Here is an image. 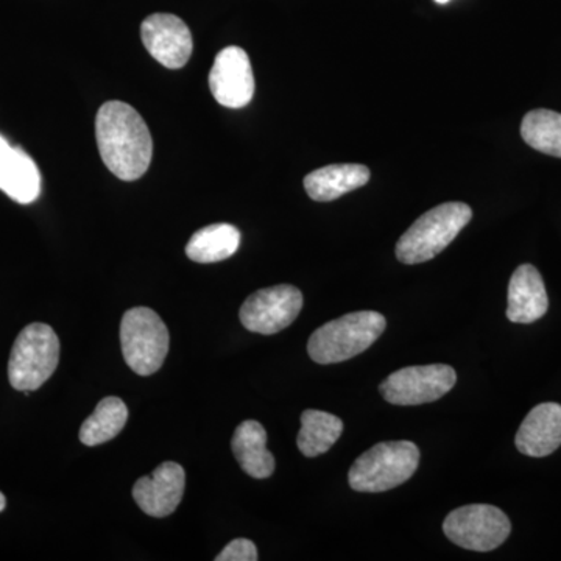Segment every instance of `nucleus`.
Instances as JSON below:
<instances>
[{
	"instance_id": "1",
	"label": "nucleus",
	"mask_w": 561,
	"mask_h": 561,
	"mask_svg": "<svg viewBox=\"0 0 561 561\" xmlns=\"http://www.w3.org/2000/svg\"><path fill=\"white\" fill-rule=\"evenodd\" d=\"M99 153L111 173L136 181L149 171L153 140L138 111L119 101L103 103L95 116Z\"/></svg>"
},
{
	"instance_id": "2",
	"label": "nucleus",
	"mask_w": 561,
	"mask_h": 561,
	"mask_svg": "<svg viewBox=\"0 0 561 561\" xmlns=\"http://www.w3.org/2000/svg\"><path fill=\"white\" fill-rule=\"evenodd\" d=\"M387 321L382 313L375 311L351 312L341 319L328 321L319 328L308 343V353L313 362L321 365L339 364L353 359L386 331Z\"/></svg>"
},
{
	"instance_id": "3",
	"label": "nucleus",
	"mask_w": 561,
	"mask_h": 561,
	"mask_svg": "<svg viewBox=\"0 0 561 561\" xmlns=\"http://www.w3.org/2000/svg\"><path fill=\"white\" fill-rule=\"evenodd\" d=\"M472 209L467 203H443L427 210L401 236L397 257L402 264L415 265L434 260L470 224Z\"/></svg>"
},
{
	"instance_id": "4",
	"label": "nucleus",
	"mask_w": 561,
	"mask_h": 561,
	"mask_svg": "<svg viewBox=\"0 0 561 561\" xmlns=\"http://www.w3.org/2000/svg\"><path fill=\"white\" fill-rule=\"evenodd\" d=\"M420 449L412 442H383L362 454L350 468V486L359 493L397 489L415 474Z\"/></svg>"
},
{
	"instance_id": "5",
	"label": "nucleus",
	"mask_w": 561,
	"mask_h": 561,
	"mask_svg": "<svg viewBox=\"0 0 561 561\" xmlns=\"http://www.w3.org/2000/svg\"><path fill=\"white\" fill-rule=\"evenodd\" d=\"M60 362V341L49 324L32 323L14 341L9 360V381L18 391L38 390L49 381Z\"/></svg>"
},
{
	"instance_id": "6",
	"label": "nucleus",
	"mask_w": 561,
	"mask_h": 561,
	"mask_svg": "<svg viewBox=\"0 0 561 561\" xmlns=\"http://www.w3.org/2000/svg\"><path fill=\"white\" fill-rule=\"evenodd\" d=\"M171 335L157 312L133 308L121 321V346L124 359L136 375L157 373L168 357Z\"/></svg>"
},
{
	"instance_id": "7",
	"label": "nucleus",
	"mask_w": 561,
	"mask_h": 561,
	"mask_svg": "<svg viewBox=\"0 0 561 561\" xmlns=\"http://www.w3.org/2000/svg\"><path fill=\"white\" fill-rule=\"evenodd\" d=\"M443 531L454 545L468 551L490 552L511 537L512 523L494 505L474 504L456 508L446 516Z\"/></svg>"
},
{
	"instance_id": "8",
	"label": "nucleus",
	"mask_w": 561,
	"mask_h": 561,
	"mask_svg": "<svg viewBox=\"0 0 561 561\" xmlns=\"http://www.w3.org/2000/svg\"><path fill=\"white\" fill-rule=\"evenodd\" d=\"M456 382L457 373L449 365H421L391 373L379 391L390 404L420 405L440 400Z\"/></svg>"
},
{
	"instance_id": "9",
	"label": "nucleus",
	"mask_w": 561,
	"mask_h": 561,
	"mask_svg": "<svg viewBox=\"0 0 561 561\" xmlns=\"http://www.w3.org/2000/svg\"><path fill=\"white\" fill-rule=\"evenodd\" d=\"M301 308V291L290 284H279L250 295L239 317L245 330L272 335L290 327L300 316Z\"/></svg>"
},
{
	"instance_id": "10",
	"label": "nucleus",
	"mask_w": 561,
	"mask_h": 561,
	"mask_svg": "<svg viewBox=\"0 0 561 561\" xmlns=\"http://www.w3.org/2000/svg\"><path fill=\"white\" fill-rule=\"evenodd\" d=\"M209 90L225 108H243L254 95V76L249 54L238 46L217 54L209 72Z\"/></svg>"
},
{
	"instance_id": "11",
	"label": "nucleus",
	"mask_w": 561,
	"mask_h": 561,
	"mask_svg": "<svg viewBox=\"0 0 561 561\" xmlns=\"http://www.w3.org/2000/svg\"><path fill=\"white\" fill-rule=\"evenodd\" d=\"M140 38L151 57L168 69L186 66L194 50L190 27L175 14H150L140 25Z\"/></svg>"
},
{
	"instance_id": "12",
	"label": "nucleus",
	"mask_w": 561,
	"mask_h": 561,
	"mask_svg": "<svg viewBox=\"0 0 561 561\" xmlns=\"http://www.w3.org/2000/svg\"><path fill=\"white\" fill-rule=\"evenodd\" d=\"M186 489V472L175 461H164L151 476H144L133 486V497L140 511L153 518H165L179 508Z\"/></svg>"
},
{
	"instance_id": "13",
	"label": "nucleus",
	"mask_w": 561,
	"mask_h": 561,
	"mask_svg": "<svg viewBox=\"0 0 561 561\" xmlns=\"http://www.w3.org/2000/svg\"><path fill=\"white\" fill-rule=\"evenodd\" d=\"M0 191L21 205H31L41 194L38 165L21 147L11 146L2 135H0Z\"/></svg>"
},
{
	"instance_id": "14",
	"label": "nucleus",
	"mask_w": 561,
	"mask_h": 561,
	"mask_svg": "<svg viewBox=\"0 0 561 561\" xmlns=\"http://www.w3.org/2000/svg\"><path fill=\"white\" fill-rule=\"evenodd\" d=\"M516 448L524 456H551L561 446V405L542 402L535 405L524 419L515 438Z\"/></svg>"
},
{
	"instance_id": "15",
	"label": "nucleus",
	"mask_w": 561,
	"mask_h": 561,
	"mask_svg": "<svg viewBox=\"0 0 561 561\" xmlns=\"http://www.w3.org/2000/svg\"><path fill=\"white\" fill-rule=\"evenodd\" d=\"M548 309V291L540 272L530 264L519 265L508 283L507 319L529 324L542 319Z\"/></svg>"
},
{
	"instance_id": "16",
	"label": "nucleus",
	"mask_w": 561,
	"mask_h": 561,
	"mask_svg": "<svg viewBox=\"0 0 561 561\" xmlns=\"http://www.w3.org/2000/svg\"><path fill=\"white\" fill-rule=\"evenodd\" d=\"M231 448L250 478L267 479L275 471V457L267 449V432L257 421L247 420L236 427Z\"/></svg>"
},
{
	"instance_id": "17",
	"label": "nucleus",
	"mask_w": 561,
	"mask_h": 561,
	"mask_svg": "<svg viewBox=\"0 0 561 561\" xmlns=\"http://www.w3.org/2000/svg\"><path fill=\"white\" fill-rule=\"evenodd\" d=\"M370 181V171L362 164H332L309 173L305 190L316 202H332L365 186Z\"/></svg>"
},
{
	"instance_id": "18",
	"label": "nucleus",
	"mask_w": 561,
	"mask_h": 561,
	"mask_svg": "<svg viewBox=\"0 0 561 561\" xmlns=\"http://www.w3.org/2000/svg\"><path fill=\"white\" fill-rule=\"evenodd\" d=\"M241 245V232L230 224H214L192 236L186 254L198 264H214L231 257Z\"/></svg>"
},
{
	"instance_id": "19",
	"label": "nucleus",
	"mask_w": 561,
	"mask_h": 561,
	"mask_svg": "<svg viewBox=\"0 0 561 561\" xmlns=\"http://www.w3.org/2000/svg\"><path fill=\"white\" fill-rule=\"evenodd\" d=\"M343 432V421L332 413L313 411L302 412L301 430L298 434V449L302 456L319 457L330 451Z\"/></svg>"
},
{
	"instance_id": "20",
	"label": "nucleus",
	"mask_w": 561,
	"mask_h": 561,
	"mask_svg": "<svg viewBox=\"0 0 561 561\" xmlns=\"http://www.w3.org/2000/svg\"><path fill=\"white\" fill-rule=\"evenodd\" d=\"M128 409L117 397L103 398L94 413L80 427V442L87 446H99L113 440L124 431Z\"/></svg>"
},
{
	"instance_id": "21",
	"label": "nucleus",
	"mask_w": 561,
	"mask_h": 561,
	"mask_svg": "<svg viewBox=\"0 0 561 561\" xmlns=\"http://www.w3.org/2000/svg\"><path fill=\"white\" fill-rule=\"evenodd\" d=\"M524 142L549 157L561 158V114L551 110H534L524 116Z\"/></svg>"
},
{
	"instance_id": "22",
	"label": "nucleus",
	"mask_w": 561,
	"mask_h": 561,
	"mask_svg": "<svg viewBox=\"0 0 561 561\" xmlns=\"http://www.w3.org/2000/svg\"><path fill=\"white\" fill-rule=\"evenodd\" d=\"M257 549L253 541L245 538L232 540L227 548L216 557V561H256Z\"/></svg>"
},
{
	"instance_id": "23",
	"label": "nucleus",
	"mask_w": 561,
	"mask_h": 561,
	"mask_svg": "<svg viewBox=\"0 0 561 561\" xmlns=\"http://www.w3.org/2000/svg\"><path fill=\"white\" fill-rule=\"evenodd\" d=\"M5 507H7L5 496H3L2 493H0V512L5 511Z\"/></svg>"
},
{
	"instance_id": "24",
	"label": "nucleus",
	"mask_w": 561,
	"mask_h": 561,
	"mask_svg": "<svg viewBox=\"0 0 561 561\" xmlns=\"http://www.w3.org/2000/svg\"><path fill=\"white\" fill-rule=\"evenodd\" d=\"M435 2H437V3H442V5H443V3H448V2H449V0H435Z\"/></svg>"
}]
</instances>
